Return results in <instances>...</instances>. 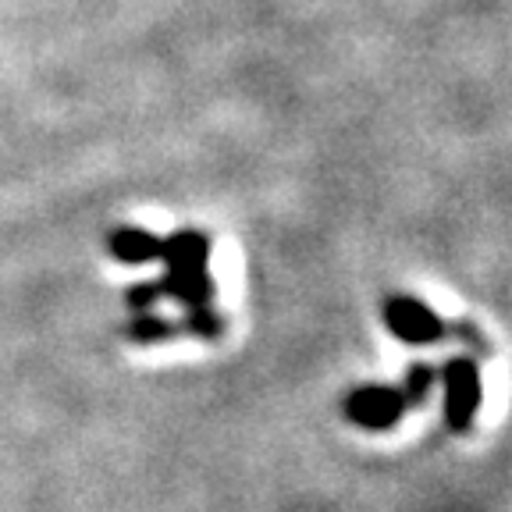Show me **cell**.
<instances>
[{"instance_id":"2","label":"cell","mask_w":512,"mask_h":512,"mask_svg":"<svg viewBox=\"0 0 512 512\" xmlns=\"http://www.w3.org/2000/svg\"><path fill=\"white\" fill-rule=\"evenodd\" d=\"M441 388H445V424L452 434H466L477 420L480 399H484V377L477 360L452 356L441 367Z\"/></svg>"},{"instance_id":"7","label":"cell","mask_w":512,"mask_h":512,"mask_svg":"<svg viewBox=\"0 0 512 512\" xmlns=\"http://www.w3.org/2000/svg\"><path fill=\"white\" fill-rule=\"evenodd\" d=\"M175 324H168V320H160L157 313H136V320H132V328H128V338H136L139 345H150V342H160V338L175 335Z\"/></svg>"},{"instance_id":"4","label":"cell","mask_w":512,"mask_h":512,"mask_svg":"<svg viewBox=\"0 0 512 512\" xmlns=\"http://www.w3.org/2000/svg\"><path fill=\"white\" fill-rule=\"evenodd\" d=\"M406 409V395H402V388H392V384H363L345 399V416L356 427L374 434L392 431L406 416Z\"/></svg>"},{"instance_id":"8","label":"cell","mask_w":512,"mask_h":512,"mask_svg":"<svg viewBox=\"0 0 512 512\" xmlns=\"http://www.w3.org/2000/svg\"><path fill=\"white\" fill-rule=\"evenodd\" d=\"M157 299H160V285H157V281H139V285L128 288L125 303H128V310H132V317H136V313H150Z\"/></svg>"},{"instance_id":"6","label":"cell","mask_w":512,"mask_h":512,"mask_svg":"<svg viewBox=\"0 0 512 512\" xmlns=\"http://www.w3.org/2000/svg\"><path fill=\"white\" fill-rule=\"evenodd\" d=\"M434 381H438V367H434V363H409L406 384H402L406 406H424L434 392Z\"/></svg>"},{"instance_id":"1","label":"cell","mask_w":512,"mask_h":512,"mask_svg":"<svg viewBox=\"0 0 512 512\" xmlns=\"http://www.w3.org/2000/svg\"><path fill=\"white\" fill-rule=\"evenodd\" d=\"M164 278L157 281L160 296L175 299L185 310H203L214 303V278H210V239L203 232H175L160 246Z\"/></svg>"},{"instance_id":"3","label":"cell","mask_w":512,"mask_h":512,"mask_svg":"<svg viewBox=\"0 0 512 512\" xmlns=\"http://www.w3.org/2000/svg\"><path fill=\"white\" fill-rule=\"evenodd\" d=\"M384 328L406 345H438L448 335L445 320L416 296H392L384 303Z\"/></svg>"},{"instance_id":"5","label":"cell","mask_w":512,"mask_h":512,"mask_svg":"<svg viewBox=\"0 0 512 512\" xmlns=\"http://www.w3.org/2000/svg\"><path fill=\"white\" fill-rule=\"evenodd\" d=\"M160 246L164 239L146 228H136V224H121L107 235V253L118 260V264L128 267H146V264H157L160 260Z\"/></svg>"}]
</instances>
